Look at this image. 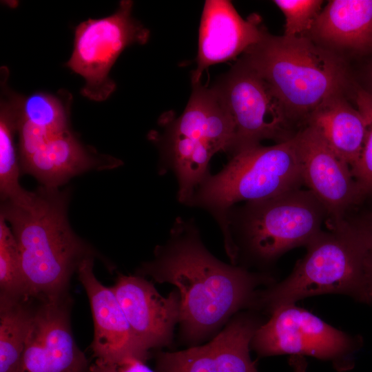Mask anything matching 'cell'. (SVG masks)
<instances>
[{"mask_svg": "<svg viewBox=\"0 0 372 372\" xmlns=\"http://www.w3.org/2000/svg\"><path fill=\"white\" fill-rule=\"evenodd\" d=\"M136 274L176 287L180 297V336L191 347L216 332L241 309L258 307L257 287L271 281L266 275L218 260L203 245L195 225L182 218Z\"/></svg>", "mask_w": 372, "mask_h": 372, "instance_id": "1", "label": "cell"}, {"mask_svg": "<svg viewBox=\"0 0 372 372\" xmlns=\"http://www.w3.org/2000/svg\"><path fill=\"white\" fill-rule=\"evenodd\" d=\"M70 190L40 186L18 200L1 202V214L15 237L29 297L55 300L69 295L81 262L97 256L68 218Z\"/></svg>", "mask_w": 372, "mask_h": 372, "instance_id": "2", "label": "cell"}, {"mask_svg": "<svg viewBox=\"0 0 372 372\" xmlns=\"http://www.w3.org/2000/svg\"><path fill=\"white\" fill-rule=\"evenodd\" d=\"M269 85L298 125L331 96L342 92L347 72L341 56L308 37L265 32L242 58Z\"/></svg>", "mask_w": 372, "mask_h": 372, "instance_id": "3", "label": "cell"}, {"mask_svg": "<svg viewBox=\"0 0 372 372\" xmlns=\"http://www.w3.org/2000/svg\"><path fill=\"white\" fill-rule=\"evenodd\" d=\"M306 247L307 251L283 281L260 291L258 307L271 311L306 297L343 293L370 303L367 262L372 236L344 220L329 225Z\"/></svg>", "mask_w": 372, "mask_h": 372, "instance_id": "4", "label": "cell"}, {"mask_svg": "<svg viewBox=\"0 0 372 372\" xmlns=\"http://www.w3.org/2000/svg\"><path fill=\"white\" fill-rule=\"evenodd\" d=\"M303 185L295 136L271 146L240 150L218 174L209 175L188 203L205 208L218 220L228 238L227 215L237 203L270 199Z\"/></svg>", "mask_w": 372, "mask_h": 372, "instance_id": "5", "label": "cell"}, {"mask_svg": "<svg viewBox=\"0 0 372 372\" xmlns=\"http://www.w3.org/2000/svg\"><path fill=\"white\" fill-rule=\"evenodd\" d=\"M234 138L232 123L214 89L192 83L188 103L167 131L163 147L178 180L180 202L188 204L210 175L211 157L220 151L229 154Z\"/></svg>", "mask_w": 372, "mask_h": 372, "instance_id": "6", "label": "cell"}, {"mask_svg": "<svg viewBox=\"0 0 372 372\" xmlns=\"http://www.w3.org/2000/svg\"><path fill=\"white\" fill-rule=\"evenodd\" d=\"M328 219L327 209L312 192L299 188L246 203L236 216H227V225L229 231L231 225L236 226L253 257L267 262L294 247L307 246Z\"/></svg>", "mask_w": 372, "mask_h": 372, "instance_id": "7", "label": "cell"}, {"mask_svg": "<svg viewBox=\"0 0 372 372\" xmlns=\"http://www.w3.org/2000/svg\"><path fill=\"white\" fill-rule=\"evenodd\" d=\"M212 88L233 125L231 156L262 140L279 143L298 133L296 124L269 85L242 59Z\"/></svg>", "mask_w": 372, "mask_h": 372, "instance_id": "8", "label": "cell"}, {"mask_svg": "<svg viewBox=\"0 0 372 372\" xmlns=\"http://www.w3.org/2000/svg\"><path fill=\"white\" fill-rule=\"evenodd\" d=\"M132 1H121L112 15L89 19L75 28L73 51L66 65L83 76L81 93L90 100L109 98L116 88L109 73L120 54L127 46L148 41L149 31L132 17Z\"/></svg>", "mask_w": 372, "mask_h": 372, "instance_id": "9", "label": "cell"}, {"mask_svg": "<svg viewBox=\"0 0 372 372\" xmlns=\"http://www.w3.org/2000/svg\"><path fill=\"white\" fill-rule=\"evenodd\" d=\"M270 313V319L260 325L251 343L260 356L309 355L338 363L358 347V339L294 304Z\"/></svg>", "mask_w": 372, "mask_h": 372, "instance_id": "10", "label": "cell"}, {"mask_svg": "<svg viewBox=\"0 0 372 372\" xmlns=\"http://www.w3.org/2000/svg\"><path fill=\"white\" fill-rule=\"evenodd\" d=\"M18 127L21 170L41 185L59 188L74 176L90 170L110 169L121 162L83 145L70 129L54 132L21 120Z\"/></svg>", "mask_w": 372, "mask_h": 372, "instance_id": "11", "label": "cell"}, {"mask_svg": "<svg viewBox=\"0 0 372 372\" xmlns=\"http://www.w3.org/2000/svg\"><path fill=\"white\" fill-rule=\"evenodd\" d=\"M69 295L55 300L34 298L30 331L18 372H90L70 323Z\"/></svg>", "mask_w": 372, "mask_h": 372, "instance_id": "12", "label": "cell"}, {"mask_svg": "<svg viewBox=\"0 0 372 372\" xmlns=\"http://www.w3.org/2000/svg\"><path fill=\"white\" fill-rule=\"evenodd\" d=\"M295 138L303 185L327 209L329 225L341 222L362 198L350 166L312 127L301 128Z\"/></svg>", "mask_w": 372, "mask_h": 372, "instance_id": "13", "label": "cell"}, {"mask_svg": "<svg viewBox=\"0 0 372 372\" xmlns=\"http://www.w3.org/2000/svg\"><path fill=\"white\" fill-rule=\"evenodd\" d=\"M248 313L236 314L210 342L174 352H160L156 372H259L251 359L252 338L260 327Z\"/></svg>", "mask_w": 372, "mask_h": 372, "instance_id": "14", "label": "cell"}, {"mask_svg": "<svg viewBox=\"0 0 372 372\" xmlns=\"http://www.w3.org/2000/svg\"><path fill=\"white\" fill-rule=\"evenodd\" d=\"M111 289L135 336L147 351L172 343L180 317V297L176 289L165 297L145 277L121 273Z\"/></svg>", "mask_w": 372, "mask_h": 372, "instance_id": "15", "label": "cell"}, {"mask_svg": "<svg viewBox=\"0 0 372 372\" xmlns=\"http://www.w3.org/2000/svg\"><path fill=\"white\" fill-rule=\"evenodd\" d=\"M94 258L84 259L76 271L90 304L94 328L91 344L94 356L116 366L130 358L146 362L149 352L135 336L114 293L96 278Z\"/></svg>", "mask_w": 372, "mask_h": 372, "instance_id": "16", "label": "cell"}, {"mask_svg": "<svg viewBox=\"0 0 372 372\" xmlns=\"http://www.w3.org/2000/svg\"><path fill=\"white\" fill-rule=\"evenodd\" d=\"M267 30L256 14L245 19L225 0L205 3L199 28L197 67L192 83L200 82L210 65L229 61L259 42Z\"/></svg>", "mask_w": 372, "mask_h": 372, "instance_id": "17", "label": "cell"}, {"mask_svg": "<svg viewBox=\"0 0 372 372\" xmlns=\"http://www.w3.org/2000/svg\"><path fill=\"white\" fill-rule=\"evenodd\" d=\"M307 37L337 55L372 52V0L329 1Z\"/></svg>", "mask_w": 372, "mask_h": 372, "instance_id": "18", "label": "cell"}, {"mask_svg": "<svg viewBox=\"0 0 372 372\" xmlns=\"http://www.w3.org/2000/svg\"><path fill=\"white\" fill-rule=\"evenodd\" d=\"M306 125L314 128L351 169L354 166L363 147L366 123L361 112L351 105L342 92L319 105L309 116Z\"/></svg>", "mask_w": 372, "mask_h": 372, "instance_id": "19", "label": "cell"}, {"mask_svg": "<svg viewBox=\"0 0 372 372\" xmlns=\"http://www.w3.org/2000/svg\"><path fill=\"white\" fill-rule=\"evenodd\" d=\"M0 103V195L1 202L22 198L28 191L19 183L21 167L15 134L21 116L24 96L7 85L8 70L1 69Z\"/></svg>", "mask_w": 372, "mask_h": 372, "instance_id": "20", "label": "cell"}, {"mask_svg": "<svg viewBox=\"0 0 372 372\" xmlns=\"http://www.w3.org/2000/svg\"><path fill=\"white\" fill-rule=\"evenodd\" d=\"M33 309V298L0 295V372H18Z\"/></svg>", "mask_w": 372, "mask_h": 372, "instance_id": "21", "label": "cell"}, {"mask_svg": "<svg viewBox=\"0 0 372 372\" xmlns=\"http://www.w3.org/2000/svg\"><path fill=\"white\" fill-rule=\"evenodd\" d=\"M69 102L63 96L35 92L24 97L20 119L50 131H65L70 129Z\"/></svg>", "mask_w": 372, "mask_h": 372, "instance_id": "22", "label": "cell"}, {"mask_svg": "<svg viewBox=\"0 0 372 372\" xmlns=\"http://www.w3.org/2000/svg\"><path fill=\"white\" fill-rule=\"evenodd\" d=\"M7 224L0 216V295L30 298L25 285L18 245Z\"/></svg>", "mask_w": 372, "mask_h": 372, "instance_id": "23", "label": "cell"}, {"mask_svg": "<svg viewBox=\"0 0 372 372\" xmlns=\"http://www.w3.org/2000/svg\"><path fill=\"white\" fill-rule=\"evenodd\" d=\"M355 96L365 121L366 136L359 158L351 169L362 197L372 192V93L358 88Z\"/></svg>", "mask_w": 372, "mask_h": 372, "instance_id": "24", "label": "cell"}, {"mask_svg": "<svg viewBox=\"0 0 372 372\" xmlns=\"http://www.w3.org/2000/svg\"><path fill=\"white\" fill-rule=\"evenodd\" d=\"M273 3L285 18L284 34L289 37H307L321 11V0H276Z\"/></svg>", "mask_w": 372, "mask_h": 372, "instance_id": "25", "label": "cell"}, {"mask_svg": "<svg viewBox=\"0 0 372 372\" xmlns=\"http://www.w3.org/2000/svg\"><path fill=\"white\" fill-rule=\"evenodd\" d=\"M118 372H156L145 364V362L130 358L117 366Z\"/></svg>", "mask_w": 372, "mask_h": 372, "instance_id": "26", "label": "cell"}, {"mask_svg": "<svg viewBox=\"0 0 372 372\" xmlns=\"http://www.w3.org/2000/svg\"><path fill=\"white\" fill-rule=\"evenodd\" d=\"M90 372H118L117 366L109 363H105L98 360L90 365Z\"/></svg>", "mask_w": 372, "mask_h": 372, "instance_id": "27", "label": "cell"}, {"mask_svg": "<svg viewBox=\"0 0 372 372\" xmlns=\"http://www.w3.org/2000/svg\"><path fill=\"white\" fill-rule=\"evenodd\" d=\"M289 364L293 372H307V363L304 356L292 355L289 359Z\"/></svg>", "mask_w": 372, "mask_h": 372, "instance_id": "28", "label": "cell"}, {"mask_svg": "<svg viewBox=\"0 0 372 372\" xmlns=\"http://www.w3.org/2000/svg\"><path fill=\"white\" fill-rule=\"evenodd\" d=\"M368 291L370 303H372V245L371 246L367 262Z\"/></svg>", "mask_w": 372, "mask_h": 372, "instance_id": "29", "label": "cell"}, {"mask_svg": "<svg viewBox=\"0 0 372 372\" xmlns=\"http://www.w3.org/2000/svg\"><path fill=\"white\" fill-rule=\"evenodd\" d=\"M372 236V214L366 218L364 224L360 225Z\"/></svg>", "mask_w": 372, "mask_h": 372, "instance_id": "30", "label": "cell"}, {"mask_svg": "<svg viewBox=\"0 0 372 372\" xmlns=\"http://www.w3.org/2000/svg\"><path fill=\"white\" fill-rule=\"evenodd\" d=\"M369 80H370V83L372 85V64L371 65V66L369 67ZM372 93V92H371Z\"/></svg>", "mask_w": 372, "mask_h": 372, "instance_id": "31", "label": "cell"}]
</instances>
